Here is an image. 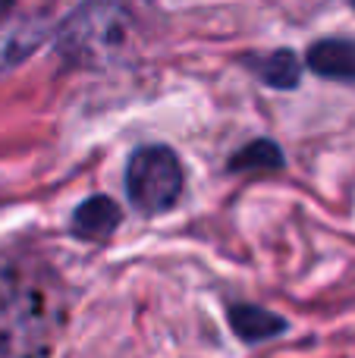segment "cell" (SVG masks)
<instances>
[{
    "label": "cell",
    "instance_id": "cell-6",
    "mask_svg": "<svg viewBox=\"0 0 355 358\" xmlns=\"http://www.w3.org/2000/svg\"><path fill=\"white\" fill-rule=\"evenodd\" d=\"M230 327L239 340L245 343H264L270 336H280L287 330V321L277 315H270L268 308H258V305H233L230 308Z\"/></svg>",
    "mask_w": 355,
    "mask_h": 358
},
{
    "label": "cell",
    "instance_id": "cell-9",
    "mask_svg": "<svg viewBox=\"0 0 355 358\" xmlns=\"http://www.w3.org/2000/svg\"><path fill=\"white\" fill-rule=\"evenodd\" d=\"M13 3V0H0V10H6V6H10Z\"/></svg>",
    "mask_w": 355,
    "mask_h": 358
},
{
    "label": "cell",
    "instance_id": "cell-8",
    "mask_svg": "<svg viewBox=\"0 0 355 358\" xmlns=\"http://www.w3.org/2000/svg\"><path fill=\"white\" fill-rule=\"evenodd\" d=\"M283 167V151L270 138H255L245 145L242 151L230 157V170H280Z\"/></svg>",
    "mask_w": 355,
    "mask_h": 358
},
{
    "label": "cell",
    "instance_id": "cell-4",
    "mask_svg": "<svg viewBox=\"0 0 355 358\" xmlns=\"http://www.w3.org/2000/svg\"><path fill=\"white\" fill-rule=\"evenodd\" d=\"M305 63L321 79L355 82V38H324L312 44Z\"/></svg>",
    "mask_w": 355,
    "mask_h": 358
},
{
    "label": "cell",
    "instance_id": "cell-2",
    "mask_svg": "<svg viewBox=\"0 0 355 358\" xmlns=\"http://www.w3.org/2000/svg\"><path fill=\"white\" fill-rule=\"evenodd\" d=\"M54 346V308L38 289L0 296V358H44Z\"/></svg>",
    "mask_w": 355,
    "mask_h": 358
},
{
    "label": "cell",
    "instance_id": "cell-7",
    "mask_svg": "<svg viewBox=\"0 0 355 358\" xmlns=\"http://www.w3.org/2000/svg\"><path fill=\"white\" fill-rule=\"evenodd\" d=\"M249 69L270 88H280V92H289V88L299 85L302 79V63L293 50H274L268 57H252Z\"/></svg>",
    "mask_w": 355,
    "mask_h": 358
},
{
    "label": "cell",
    "instance_id": "cell-10",
    "mask_svg": "<svg viewBox=\"0 0 355 358\" xmlns=\"http://www.w3.org/2000/svg\"><path fill=\"white\" fill-rule=\"evenodd\" d=\"M352 6H355V0H352Z\"/></svg>",
    "mask_w": 355,
    "mask_h": 358
},
{
    "label": "cell",
    "instance_id": "cell-5",
    "mask_svg": "<svg viewBox=\"0 0 355 358\" xmlns=\"http://www.w3.org/2000/svg\"><path fill=\"white\" fill-rule=\"evenodd\" d=\"M119 208L113 198L107 195H92L73 210V233L79 239H88V242H98V239H107L113 229L119 227Z\"/></svg>",
    "mask_w": 355,
    "mask_h": 358
},
{
    "label": "cell",
    "instance_id": "cell-1",
    "mask_svg": "<svg viewBox=\"0 0 355 358\" xmlns=\"http://www.w3.org/2000/svg\"><path fill=\"white\" fill-rule=\"evenodd\" d=\"M148 0H85L63 22L57 48L82 66H107L129 57L148 25Z\"/></svg>",
    "mask_w": 355,
    "mask_h": 358
},
{
    "label": "cell",
    "instance_id": "cell-3",
    "mask_svg": "<svg viewBox=\"0 0 355 358\" xmlns=\"http://www.w3.org/2000/svg\"><path fill=\"white\" fill-rule=\"evenodd\" d=\"M126 195L142 214H164L182 195L180 157L167 145H142L126 164Z\"/></svg>",
    "mask_w": 355,
    "mask_h": 358
}]
</instances>
